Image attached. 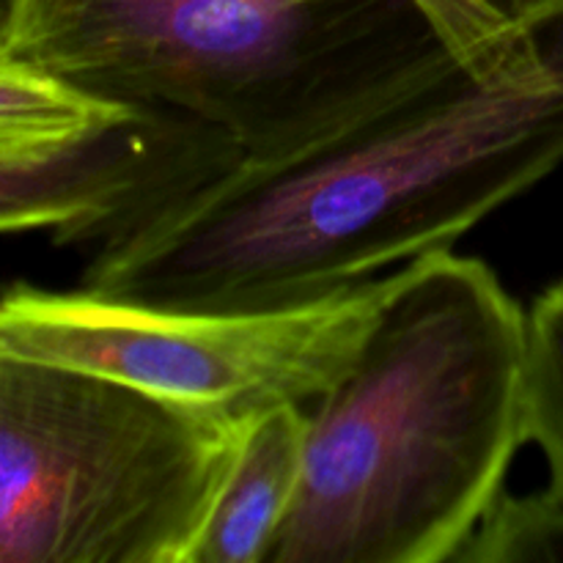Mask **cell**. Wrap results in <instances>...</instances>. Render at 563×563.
Here are the masks:
<instances>
[{
	"instance_id": "obj_1",
	"label": "cell",
	"mask_w": 563,
	"mask_h": 563,
	"mask_svg": "<svg viewBox=\"0 0 563 563\" xmlns=\"http://www.w3.org/2000/svg\"><path fill=\"white\" fill-rule=\"evenodd\" d=\"M520 58L451 55L280 159H240L97 245L82 289L201 313L308 306L454 251L563 165V0L520 16Z\"/></svg>"
},
{
	"instance_id": "obj_2",
	"label": "cell",
	"mask_w": 563,
	"mask_h": 563,
	"mask_svg": "<svg viewBox=\"0 0 563 563\" xmlns=\"http://www.w3.org/2000/svg\"><path fill=\"white\" fill-rule=\"evenodd\" d=\"M528 311L454 251L407 264L352 366L306 405L267 563H454L526 440Z\"/></svg>"
},
{
	"instance_id": "obj_3",
	"label": "cell",
	"mask_w": 563,
	"mask_h": 563,
	"mask_svg": "<svg viewBox=\"0 0 563 563\" xmlns=\"http://www.w3.org/2000/svg\"><path fill=\"white\" fill-rule=\"evenodd\" d=\"M0 55L104 102L201 121L264 163L456 53L416 0H5Z\"/></svg>"
},
{
	"instance_id": "obj_4",
	"label": "cell",
	"mask_w": 563,
	"mask_h": 563,
	"mask_svg": "<svg viewBox=\"0 0 563 563\" xmlns=\"http://www.w3.org/2000/svg\"><path fill=\"white\" fill-rule=\"evenodd\" d=\"M242 423L0 350V563H187Z\"/></svg>"
},
{
	"instance_id": "obj_5",
	"label": "cell",
	"mask_w": 563,
	"mask_h": 563,
	"mask_svg": "<svg viewBox=\"0 0 563 563\" xmlns=\"http://www.w3.org/2000/svg\"><path fill=\"white\" fill-rule=\"evenodd\" d=\"M401 275L405 267L308 306L256 313L176 311L82 286L11 284L0 291V350L247 421L319 399L352 366Z\"/></svg>"
},
{
	"instance_id": "obj_6",
	"label": "cell",
	"mask_w": 563,
	"mask_h": 563,
	"mask_svg": "<svg viewBox=\"0 0 563 563\" xmlns=\"http://www.w3.org/2000/svg\"><path fill=\"white\" fill-rule=\"evenodd\" d=\"M240 159L220 130L159 108L69 141L0 146V231L53 229L64 245H102Z\"/></svg>"
},
{
	"instance_id": "obj_7",
	"label": "cell",
	"mask_w": 563,
	"mask_h": 563,
	"mask_svg": "<svg viewBox=\"0 0 563 563\" xmlns=\"http://www.w3.org/2000/svg\"><path fill=\"white\" fill-rule=\"evenodd\" d=\"M306 460V405H278L242 423L187 563H267L295 506Z\"/></svg>"
},
{
	"instance_id": "obj_8",
	"label": "cell",
	"mask_w": 563,
	"mask_h": 563,
	"mask_svg": "<svg viewBox=\"0 0 563 563\" xmlns=\"http://www.w3.org/2000/svg\"><path fill=\"white\" fill-rule=\"evenodd\" d=\"M126 104L88 97L0 55V146H44L119 121Z\"/></svg>"
},
{
	"instance_id": "obj_9",
	"label": "cell",
	"mask_w": 563,
	"mask_h": 563,
	"mask_svg": "<svg viewBox=\"0 0 563 563\" xmlns=\"http://www.w3.org/2000/svg\"><path fill=\"white\" fill-rule=\"evenodd\" d=\"M526 440L548 462V489L563 500V280L528 308Z\"/></svg>"
},
{
	"instance_id": "obj_10",
	"label": "cell",
	"mask_w": 563,
	"mask_h": 563,
	"mask_svg": "<svg viewBox=\"0 0 563 563\" xmlns=\"http://www.w3.org/2000/svg\"><path fill=\"white\" fill-rule=\"evenodd\" d=\"M454 563H563V500L548 487L531 495L504 493Z\"/></svg>"
},
{
	"instance_id": "obj_11",
	"label": "cell",
	"mask_w": 563,
	"mask_h": 563,
	"mask_svg": "<svg viewBox=\"0 0 563 563\" xmlns=\"http://www.w3.org/2000/svg\"><path fill=\"white\" fill-rule=\"evenodd\" d=\"M451 49L482 75H495L526 49V22H509L478 0H416Z\"/></svg>"
},
{
	"instance_id": "obj_12",
	"label": "cell",
	"mask_w": 563,
	"mask_h": 563,
	"mask_svg": "<svg viewBox=\"0 0 563 563\" xmlns=\"http://www.w3.org/2000/svg\"><path fill=\"white\" fill-rule=\"evenodd\" d=\"M478 3H484L489 11L504 16V20L517 22L528 9H533V5L542 3V0H478Z\"/></svg>"
},
{
	"instance_id": "obj_13",
	"label": "cell",
	"mask_w": 563,
	"mask_h": 563,
	"mask_svg": "<svg viewBox=\"0 0 563 563\" xmlns=\"http://www.w3.org/2000/svg\"><path fill=\"white\" fill-rule=\"evenodd\" d=\"M3 11H5V0H0V27H3Z\"/></svg>"
}]
</instances>
